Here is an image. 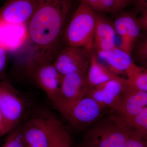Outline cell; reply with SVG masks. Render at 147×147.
I'll list each match as a JSON object with an SVG mask.
<instances>
[{"instance_id":"1","label":"cell","mask_w":147,"mask_h":147,"mask_svg":"<svg viewBox=\"0 0 147 147\" xmlns=\"http://www.w3.org/2000/svg\"><path fill=\"white\" fill-rule=\"evenodd\" d=\"M35 9L28 22V38L31 42L32 57L54 62L63 48L69 23L72 0H36Z\"/></svg>"},{"instance_id":"2","label":"cell","mask_w":147,"mask_h":147,"mask_svg":"<svg viewBox=\"0 0 147 147\" xmlns=\"http://www.w3.org/2000/svg\"><path fill=\"white\" fill-rule=\"evenodd\" d=\"M133 129L113 112L102 115L86 129L80 147H124Z\"/></svg>"},{"instance_id":"3","label":"cell","mask_w":147,"mask_h":147,"mask_svg":"<svg viewBox=\"0 0 147 147\" xmlns=\"http://www.w3.org/2000/svg\"><path fill=\"white\" fill-rule=\"evenodd\" d=\"M96 13L80 2L66 28L64 42L68 46L92 49Z\"/></svg>"},{"instance_id":"4","label":"cell","mask_w":147,"mask_h":147,"mask_svg":"<svg viewBox=\"0 0 147 147\" xmlns=\"http://www.w3.org/2000/svg\"><path fill=\"white\" fill-rule=\"evenodd\" d=\"M53 104L70 126L79 131L89 127L105 111L95 100L86 96L73 102Z\"/></svg>"},{"instance_id":"5","label":"cell","mask_w":147,"mask_h":147,"mask_svg":"<svg viewBox=\"0 0 147 147\" xmlns=\"http://www.w3.org/2000/svg\"><path fill=\"white\" fill-rule=\"evenodd\" d=\"M26 70L29 78L47 95L53 103L59 99L63 76L53 62L31 57L27 62Z\"/></svg>"},{"instance_id":"6","label":"cell","mask_w":147,"mask_h":147,"mask_svg":"<svg viewBox=\"0 0 147 147\" xmlns=\"http://www.w3.org/2000/svg\"><path fill=\"white\" fill-rule=\"evenodd\" d=\"M92 50L67 45L57 54L54 65L63 76L73 73L87 74Z\"/></svg>"},{"instance_id":"7","label":"cell","mask_w":147,"mask_h":147,"mask_svg":"<svg viewBox=\"0 0 147 147\" xmlns=\"http://www.w3.org/2000/svg\"><path fill=\"white\" fill-rule=\"evenodd\" d=\"M25 108L24 100L16 90L7 81H1L0 112L11 131L20 124Z\"/></svg>"},{"instance_id":"8","label":"cell","mask_w":147,"mask_h":147,"mask_svg":"<svg viewBox=\"0 0 147 147\" xmlns=\"http://www.w3.org/2000/svg\"><path fill=\"white\" fill-rule=\"evenodd\" d=\"M128 84L127 79L122 78L110 80L88 89L85 96L91 98L104 110L116 113L124 89Z\"/></svg>"},{"instance_id":"9","label":"cell","mask_w":147,"mask_h":147,"mask_svg":"<svg viewBox=\"0 0 147 147\" xmlns=\"http://www.w3.org/2000/svg\"><path fill=\"white\" fill-rule=\"evenodd\" d=\"M136 15L134 13L123 12L113 23L116 34L120 37L119 47L131 55L142 30Z\"/></svg>"},{"instance_id":"10","label":"cell","mask_w":147,"mask_h":147,"mask_svg":"<svg viewBox=\"0 0 147 147\" xmlns=\"http://www.w3.org/2000/svg\"><path fill=\"white\" fill-rule=\"evenodd\" d=\"M146 107L147 93L128 83L124 89L116 113L129 125L133 119Z\"/></svg>"},{"instance_id":"11","label":"cell","mask_w":147,"mask_h":147,"mask_svg":"<svg viewBox=\"0 0 147 147\" xmlns=\"http://www.w3.org/2000/svg\"><path fill=\"white\" fill-rule=\"evenodd\" d=\"M24 147H48L47 115H36L22 125Z\"/></svg>"},{"instance_id":"12","label":"cell","mask_w":147,"mask_h":147,"mask_svg":"<svg viewBox=\"0 0 147 147\" xmlns=\"http://www.w3.org/2000/svg\"><path fill=\"white\" fill-rule=\"evenodd\" d=\"M36 0H7L0 9V21L27 24L34 13Z\"/></svg>"},{"instance_id":"13","label":"cell","mask_w":147,"mask_h":147,"mask_svg":"<svg viewBox=\"0 0 147 147\" xmlns=\"http://www.w3.org/2000/svg\"><path fill=\"white\" fill-rule=\"evenodd\" d=\"M87 74L73 73L64 75L59 99L53 102H71L82 99L88 89Z\"/></svg>"},{"instance_id":"14","label":"cell","mask_w":147,"mask_h":147,"mask_svg":"<svg viewBox=\"0 0 147 147\" xmlns=\"http://www.w3.org/2000/svg\"><path fill=\"white\" fill-rule=\"evenodd\" d=\"M28 38L27 24L0 21V47L7 52L16 51Z\"/></svg>"},{"instance_id":"15","label":"cell","mask_w":147,"mask_h":147,"mask_svg":"<svg viewBox=\"0 0 147 147\" xmlns=\"http://www.w3.org/2000/svg\"><path fill=\"white\" fill-rule=\"evenodd\" d=\"M92 51L98 59L104 62L108 68L117 75L125 74L134 63L131 55L117 46L110 50Z\"/></svg>"},{"instance_id":"16","label":"cell","mask_w":147,"mask_h":147,"mask_svg":"<svg viewBox=\"0 0 147 147\" xmlns=\"http://www.w3.org/2000/svg\"><path fill=\"white\" fill-rule=\"evenodd\" d=\"M96 13V24L92 50H110L117 46L116 33L113 23L100 13Z\"/></svg>"},{"instance_id":"17","label":"cell","mask_w":147,"mask_h":147,"mask_svg":"<svg viewBox=\"0 0 147 147\" xmlns=\"http://www.w3.org/2000/svg\"><path fill=\"white\" fill-rule=\"evenodd\" d=\"M121 78V77L111 71L107 66L99 62L97 57L92 50L89 66L87 74L88 89L110 80Z\"/></svg>"},{"instance_id":"18","label":"cell","mask_w":147,"mask_h":147,"mask_svg":"<svg viewBox=\"0 0 147 147\" xmlns=\"http://www.w3.org/2000/svg\"><path fill=\"white\" fill-rule=\"evenodd\" d=\"M49 146L70 147L71 139L68 131L57 119L47 115Z\"/></svg>"},{"instance_id":"19","label":"cell","mask_w":147,"mask_h":147,"mask_svg":"<svg viewBox=\"0 0 147 147\" xmlns=\"http://www.w3.org/2000/svg\"><path fill=\"white\" fill-rule=\"evenodd\" d=\"M125 74L129 84L138 89L147 93V69L134 63Z\"/></svg>"},{"instance_id":"20","label":"cell","mask_w":147,"mask_h":147,"mask_svg":"<svg viewBox=\"0 0 147 147\" xmlns=\"http://www.w3.org/2000/svg\"><path fill=\"white\" fill-rule=\"evenodd\" d=\"M96 13L115 14L120 11L116 0H81Z\"/></svg>"},{"instance_id":"21","label":"cell","mask_w":147,"mask_h":147,"mask_svg":"<svg viewBox=\"0 0 147 147\" xmlns=\"http://www.w3.org/2000/svg\"><path fill=\"white\" fill-rule=\"evenodd\" d=\"M129 125L138 134L147 140V107L133 119Z\"/></svg>"},{"instance_id":"22","label":"cell","mask_w":147,"mask_h":147,"mask_svg":"<svg viewBox=\"0 0 147 147\" xmlns=\"http://www.w3.org/2000/svg\"><path fill=\"white\" fill-rule=\"evenodd\" d=\"M22 125L11 131L0 144V147H24L22 139Z\"/></svg>"},{"instance_id":"23","label":"cell","mask_w":147,"mask_h":147,"mask_svg":"<svg viewBox=\"0 0 147 147\" xmlns=\"http://www.w3.org/2000/svg\"><path fill=\"white\" fill-rule=\"evenodd\" d=\"M132 53L137 61L144 64L147 62V38L136 44Z\"/></svg>"},{"instance_id":"24","label":"cell","mask_w":147,"mask_h":147,"mask_svg":"<svg viewBox=\"0 0 147 147\" xmlns=\"http://www.w3.org/2000/svg\"><path fill=\"white\" fill-rule=\"evenodd\" d=\"M124 147H147V140L139 135L133 129Z\"/></svg>"},{"instance_id":"25","label":"cell","mask_w":147,"mask_h":147,"mask_svg":"<svg viewBox=\"0 0 147 147\" xmlns=\"http://www.w3.org/2000/svg\"><path fill=\"white\" fill-rule=\"evenodd\" d=\"M8 52L0 47V82L4 81L6 68L7 65Z\"/></svg>"},{"instance_id":"26","label":"cell","mask_w":147,"mask_h":147,"mask_svg":"<svg viewBox=\"0 0 147 147\" xmlns=\"http://www.w3.org/2000/svg\"><path fill=\"white\" fill-rule=\"evenodd\" d=\"M131 3L136 15H141L147 10V0H131Z\"/></svg>"},{"instance_id":"27","label":"cell","mask_w":147,"mask_h":147,"mask_svg":"<svg viewBox=\"0 0 147 147\" xmlns=\"http://www.w3.org/2000/svg\"><path fill=\"white\" fill-rule=\"evenodd\" d=\"M11 131L10 129L0 112V137L6 134H9Z\"/></svg>"},{"instance_id":"28","label":"cell","mask_w":147,"mask_h":147,"mask_svg":"<svg viewBox=\"0 0 147 147\" xmlns=\"http://www.w3.org/2000/svg\"><path fill=\"white\" fill-rule=\"evenodd\" d=\"M141 30L147 32V10L138 18Z\"/></svg>"},{"instance_id":"29","label":"cell","mask_w":147,"mask_h":147,"mask_svg":"<svg viewBox=\"0 0 147 147\" xmlns=\"http://www.w3.org/2000/svg\"><path fill=\"white\" fill-rule=\"evenodd\" d=\"M118 4L120 11L122 10L124 8L130 3L131 0H116Z\"/></svg>"},{"instance_id":"30","label":"cell","mask_w":147,"mask_h":147,"mask_svg":"<svg viewBox=\"0 0 147 147\" xmlns=\"http://www.w3.org/2000/svg\"><path fill=\"white\" fill-rule=\"evenodd\" d=\"M144 68L146 69H147V62L146 63H145L144 64Z\"/></svg>"},{"instance_id":"31","label":"cell","mask_w":147,"mask_h":147,"mask_svg":"<svg viewBox=\"0 0 147 147\" xmlns=\"http://www.w3.org/2000/svg\"><path fill=\"white\" fill-rule=\"evenodd\" d=\"M80 147V146H79V147Z\"/></svg>"}]
</instances>
